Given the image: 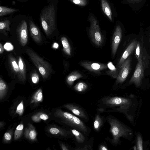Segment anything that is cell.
Here are the masks:
<instances>
[{
  "label": "cell",
  "mask_w": 150,
  "mask_h": 150,
  "mask_svg": "<svg viewBox=\"0 0 150 150\" xmlns=\"http://www.w3.org/2000/svg\"><path fill=\"white\" fill-rule=\"evenodd\" d=\"M19 0L21 1V0Z\"/></svg>",
  "instance_id": "cell-45"
},
{
  "label": "cell",
  "mask_w": 150,
  "mask_h": 150,
  "mask_svg": "<svg viewBox=\"0 0 150 150\" xmlns=\"http://www.w3.org/2000/svg\"><path fill=\"white\" fill-rule=\"evenodd\" d=\"M8 90L6 83L1 78H0V100H1L5 97Z\"/></svg>",
  "instance_id": "cell-26"
},
{
  "label": "cell",
  "mask_w": 150,
  "mask_h": 150,
  "mask_svg": "<svg viewBox=\"0 0 150 150\" xmlns=\"http://www.w3.org/2000/svg\"><path fill=\"white\" fill-rule=\"evenodd\" d=\"M135 55L137 59L141 57L140 54V45L139 42H137L135 51Z\"/></svg>",
  "instance_id": "cell-37"
},
{
  "label": "cell",
  "mask_w": 150,
  "mask_h": 150,
  "mask_svg": "<svg viewBox=\"0 0 150 150\" xmlns=\"http://www.w3.org/2000/svg\"><path fill=\"white\" fill-rule=\"evenodd\" d=\"M29 25L30 34L33 39L37 43H40L42 41V38L39 29L31 20L29 21Z\"/></svg>",
  "instance_id": "cell-14"
},
{
  "label": "cell",
  "mask_w": 150,
  "mask_h": 150,
  "mask_svg": "<svg viewBox=\"0 0 150 150\" xmlns=\"http://www.w3.org/2000/svg\"><path fill=\"white\" fill-rule=\"evenodd\" d=\"M18 63L19 67V72L17 74V77L19 81L23 82L26 79V67L24 62L20 56L18 57Z\"/></svg>",
  "instance_id": "cell-17"
},
{
  "label": "cell",
  "mask_w": 150,
  "mask_h": 150,
  "mask_svg": "<svg viewBox=\"0 0 150 150\" xmlns=\"http://www.w3.org/2000/svg\"><path fill=\"white\" fill-rule=\"evenodd\" d=\"M4 48L7 50H11L13 49V47L10 43H7L4 46Z\"/></svg>",
  "instance_id": "cell-39"
},
{
  "label": "cell",
  "mask_w": 150,
  "mask_h": 150,
  "mask_svg": "<svg viewBox=\"0 0 150 150\" xmlns=\"http://www.w3.org/2000/svg\"><path fill=\"white\" fill-rule=\"evenodd\" d=\"M61 41L63 47V50L67 55H71V48L67 38L65 37L61 38Z\"/></svg>",
  "instance_id": "cell-25"
},
{
  "label": "cell",
  "mask_w": 150,
  "mask_h": 150,
  "mask_svg": "<svg viewBox=\"0 0 150 150\" xmlns=\"http://www.w3.org/2000/svg\"><path fill=\"white\" fill-rule=\"evenodd\" d=\"M40 19L46 35L50 36L56 28V11L53 4L49 5L43 9L40 14Z\"/></svg>",
  "instance_id": "cell-4"
},
{
  "label": "cell",
  "mask_w": 150,
  "mask_h": 150,
  "mask_svg": "<svg viewBox=\"0 0 150 150\" xmlns=\"http://www.w3.org/2000/svg\"><path fill=\"white\" fill-rule=\"evenodd\" d=\"M138 60L134 72L129 83H134L136 86L139 87L141 84L142 80L144 76V63L142 55Z\"/></svg>",
  "instance_id": "cell-7"
},
{
  "label": "cell",
  "mask_w": 150,
  "mask_h": 150,
  "mask_svg": "<svg viewBox=\"0 0 150 150\" xmlns=\"http://www.w3.org/2000/svg\"><path fill=\"white\" fill-rule=\"evenodd\" d=\"M24 135L25 138L30 141H35L37 140V133L32 124H28V127L25 130Z\"/></svg>",
  "instance_id": "cell-18"
},
{
  "label": "cell",
  "mask_w": 150,
  "mask_h": 150,
  "mask_svg": "<svg viewBox=\"0 0 150 150\" xmlns=\"http://www.w3.org/2000/svg\"><path fill=\"white\" fill-rule=\"evenodd\" d=\"M94 138L91 137L88 142L82 147L75 149V150H92L93 148Z\"/></svg>",
  "instance_id": "cell-30"
},
{
  "label": "cell",
  "mask_w": 150,
  "mask_h": 150,
  "mask_svg": "<svg viewBox=\"0 0 150 150\" xmlns=\"http://www.w3.org/2000/svg\"><path fill=\"white\" fill-rule=\"evenodd\" d=\"M106 120L110 126L109 132L112 138H105L113 146H117L120 142L121 137L127 138L131 131L117 119L111 115L106 117Z\"/></svg>",
  "instance_id": "cell-3"
},
{
  "label": "cell",
  "mask_w": 150,
  "mask_h": 150,
  "mask_svg": "<svg viewBox=\"0 0 150 150\" xmlns=\"http://www.w3.org/2000/svg\"><path fill=\"white\" fill-rule=\"evenodd\" d=\"M25 51L41 74L43 79H47L52 69L50 64L31 49H27Z\"/></svg>",
  "instance_id": "cell-5"
},
{
  "label": "cell",
  "mask_w": 150,
  "mask_h": 150,
  "mask_svg": "<svg viewBox=\"0 0 150 150\" xmlns=\"http://www.w3.org/2000/svg\"><path fill=\"white\" fill-rule=\"evenodd\" d=\"M131 57H128L119 68V73L116 80V84L122 83L127 79L131 70Z\"/></svg>",
  "instance_id": "cell-9"
},
{
  "label": "cell",
  "mask_w": 150,
  "mask_h": 150,
  "mask_svg": "<svg viewBox=\"0 0 150 150\" xmlns=\"http://www.w3.org/2000/svg\"><path fill=\"white\" fill-rule=\"evenodd\" d=\"M50 0V1H52V0Z\"/></svg>",
  "instance_id": "cell-44"
},
{
  "label": "cell",
  "mask_w": 150,
  "mask_h": 150,
  "mask_svg": "<svg viewBox=\"0 0 150 150\" xmlns=\"http://www.w3.org/2000/svg\"><path fill=\"white\" fill-rule=\"evenodd\" d=\"M74 4L80 6H84L87 4V0H70Z\"/></svg>",
  "instance_id": "cell-34"
},
{
  "label": "cell",
  "mask_w": 150,
  "mask_h": 150,
  "mask_svg": "<svg viewBox=\"0 0 150 150\" xmlns=\"http://www.w3.org/2000/svg\"><path fill=\"white\" fill-rule=\"evenodd\" d=\"M107 65L109 70L107 72V74L116 79L118 75L120 68L117 69L111 62H109Z\"/></svg>",
  "instance_id": "cell-22"
},
{
  "label": "cell",
  "mask_w": 150,
  "mask_h": 150,
  "mask_svg": "<svg viewBox=\"0 0 150 150\" xmlns=\"http://www.w3.org/2000/svg\"><path fill=\"white\" fill-rule=\"evenodd\" d=\"M61 147L62 149L63 150H69L71 149L68 146L63 143L61 144Z\"/></svg>",
  "instance_id": "cell-40"
},
{
  "label": "cell",
  "mask_w": 150,
  "mask_h": 150,
  "mask_svg": "<svg viewBox=\"0 0 150 150\" xmlns=\"http://www.w3.org/2000/svg\"><path fill=\"white\" fill-rule=\"evenodd\" d=\"M8 59L12 70L15 74L17 75L19 72V67L16 60L11 54L9 55Z\"/></svg>",
  "instance_id": "cell-21"
},
{
  "label": "cell",
  "mask_w": 150,
  "mask_h": 150,
  "mask_svg": "<svg viewBox=\"0 0 150 150\" xmlns=\"http://www.w3.org/2000/svg\"><path fill=\"white\" fill-rule=\"evenodd\" d=\"M18 9L8 8L2 6H0V16H3L8 14L16 12Z\"/></svg>",
  "instance_id": "cell-27"
},
{
  "label": "cell",
  "mask_w": 150,
  "mask_h": 150,
  "mask_svg": "<svg viewBox=\"0 0 150 150\" xmlns=\"http://www.w3.org/2000/svg\"><path fill=\"white\" fill-rule=\"evenodd\" d=\"M24 111L23 102V100H22L17 106L16 112L20 116H21L23 114Z\"/></svg>",
  "instance_id": "cell-32"
},
{
  "label": "cell",
  "mask_w": 150,
  "mask_h": 150,
  "mask_svg": "<svg viewBox=\"0 0 150 150\" xmlns=\"http://www.w3.org/2000/svg\"><path fill=\"white\" fill-rule=\"evenodd\" d=\"M24 125L23 124H20L16 127L14 133V139L15 140L20 139L22 136Z\"/></svg>",
  "instance_id": "cell-31"
},
{
  "label": "cell",
  "mask_w": 150,
  "mask_h": 150,
  "mask_svg": "<svg viewBox=\"0 0 150 150\" xmlns=\"http://www.w3.org/2000/svg\"><path fill=\"white\" fill-rule=\"evenodd\" d=\"M58 44L57 43H54L53 45V47L54 48H57L58 47Z\"/></svg>",
  "instance_id": "cell-42"
},
{
  "label": "cell",
  "mask_w": 150,
  "mask_h": 150,
  "mask_svg": "<svg viewBox=\"0 0 150 150\" xmlns=\"http://www.w3.org/2000/svg\"><path fill=\"white\" fill-rule=\"evenodd\" d=\"M11 24L10 21L8 19H5L0 22V33L7 35L8 33L7 32L10 30V25Z\"/></svg>",
  "instance_id": "cell-23"
},
{
  "label": "cell",
  "mask_w": 150,
  "mask_h": 150,
  "mask_svg": "<svg viewBox=\"0 0 150 150\" xmlns=\"http://www.w3.org/2000/svg\"><path fill=\"white\" fill-rule=\"evenodd\" d=\"M122 38V30L120 26L117 25L114 31L112 38V52L114 57L116 53Z\"/></svg>",
  "instance_id": "cell-12"
},
{
  "label": "cell",
  "mask_w": 150,
  "mask_h": 150,
  "mask_svg": "<svg viewBox=\"0 0 150 150\" xmlns=\"http://www.w3.org/2000/svg\"><path fill=\"white\" fill-rule=\"evenodd\" d=\"M102 10L111 21H112V12L109 4L106 0H101Z\"/></svg>",
  "instance_id": "cell-20"
},
{
  "label": "cell",
  "mask_w": 150,
  "mask_h": 150,
  "mask_svg": "<svg viewBox=\"0 0 150 150\" xmlns=\"http://www.w3.org/2000/svg\"><path fill=\"white\" fill-rule=\"evenodd\" d=\"M149 41L150 42V38H149Z\"/></svg>",
  "instance_id": "cell-43"
},
{
  "label": "cell",
  "mask_w": 150,
  "mask_h": 150,
  "mask_svg": "<svg viewBox=\"0 0 150 150\" xmlns=\"http://www.w3.org/2000/svg\"><path fill=\"white\" fill-rule=\"evenodd\" d=\"M98 149L99 150H108L109 148L105 142L101 143L99 146Z\"/></svg>",
  "instance_id": "cell-38"
},
{
  "label": "cell",
  "mask_w": 150,
  "mask_h": 150,
  "mask_svg": "<svg viewBox=\"0 0 150 150\" xmlns=\"http://www.w3.org/2000/svg\"><path fill=\"white\" fill-rule=\"evenodd\" d=\"M80 65L87 70L96 72L105 69L108 67L107 65L105 64L86 61L81 62Z\"/></svg>",
  "instance_id": "cell-13"
},
{
  "label": "cell",
  "mask_w": 150,
  "mask_h": 150,
  "mask_svg": "<svg viewBox=\"0 0 150 150\" xmlns=\"http://www.w3.org/2000/svg\"><path fill=\"white\" fill-rule=\"evenodd\" d=\"M49 118V117L47 114L42 112L37 113L31 117L32 120L36 122H39L41 120H46Z\"/></svg>",
  "instance_id": "cell-28"
},
{
  "label": "cell",
  "mask_w": 150,
  "mask_h": 150,
  "mask_svg": "<svg viewBox=\"0 0 150 150\" xmlns=\"http://www.w3.org/2000/svg\"><path fill=\"white\" fill-rule=\"evenodd\" d=\"M69 129L72 133L76 144V147L73 149L82 147L88 142V136L76 129Z\"/></svg>",
  "instance_id": "cell-11"
},
{
  "label": "cell",
  "mask_w": 150,
  "mask_h": 150,
  "mask_svg": "<svg viewBox=\"0 0 150 150\" xmlns=\"http://www.w3.org/2000/svg\"><path fill=\"white\" fill-rule=\"evenodd\" d=\"M62 107L81 118L85 122H88L89 120L88 115L85 110L81 106L75 103H72L64 105Z\"/></svg>",
  "instance_id": "cell-8"
},
{
  "label": "cell",
  "mask_w": 150,
  "mask_h": 150,
  "mask_svg": "<svg viewBox=\"0 0 150 150\" xmlns=\"http://www.w3.org/2000/svg\"><path fill=\"white\" fill-rule=\"evenodd\" d=\"M59 122L70 129H76L88 136L91 128L79 117L72 113L65 112L60 109H57L54 114Z\"/></svg>",
  "instance_id": "cell-2"
},
{
  "label": "cell",
  "mask_w": 150,
  "mask_h": 150,
  "mask_svg": "<svg viewBox=\"0 0 150 150\" xmlns=\"http://www.w3.org/2000/svg\"><path fill=\"white\" fill-rule=\"evenodd\" d=\"M17 32L21 45L25 46L28 42L27 25L25 21L23 20L17 27Z\"/></svg>",
  "instance_id": "cell-10"
},
{
  "label": "cell",
  "mask_w": 150,
  "mask_h": 150,
  "mask_svg": "<svg viewBox=\"0 0 150 150\" xmlns=\"http://www.w3.org/2000/svg\"><path fill=\"white\" fill-rule=\"evenodd\" d=\"M132 103L131 100L121 97L105 96L97 101V106L105 110V112H119L127 114L128 109Z\"/></svg>",
  "instance_id": "cell-1"
},
{
  "label": "cell",
  "mask_w": 150,
  "mask_h": 150,
  "mask_svg": "<svg viewBox=\"0 0 150 150\" xmlns=\"http://www.w3.org/2000/svg\"><path fill=\"white\" fill-rule=\"evenodd\" d=\"M137 149L143 150V142L142 138L140 134H138L137 138Z\"/></svg>",
  "instance_id": "cell-33"
},
{
  "label": "cell",
  "mask_w": 150,
  "mask_h": 150,
  "mask_svg": "<svg viewBox=\"0 0 150 150\" xmlns=\"http://www.w3.org/2000/svg\"><path fill=\"white\" fill-rule=\"evenodd\" d=\"M83 77V75L77 71L73 72L69 74L67 77L66 81L70 86H72L74 82Z\"/></svg>",
  "instance_id": "cell-19"
},
{
  "label": "cell",
  "mask_w": 150,
  "mask_h": 150,
  "mask_svg": "<svg viewBox=\"0 0 150 150\" xmlns=\"http://www.w3.org/2000/svg\"><path fill=\"white\" fill-rule=\"evenodd\" d=\"M137 44V41L134 40L129 44L124 52L118 63L117 67L119 68H120L122 64L136 48Z\"/></svg>",
  "instance_id": "cell-15"
},
{
  "label": "cell",
  "mask_w": 150,
  "mask_h": 150,
  "mask_svg": "<svg viewBox=\"0 0 150 150\" xmlns=\"http://www.w3.org/2000/svg\"><path fill=\"white\" fill-rule=\"evenodd\" d=\"M90 22L89 35L93 42L98 46L101 45L103 38L98 23L93 16H91L89 18Z\"/></svg>",
  "instance_id": "cell-6"
},
{
  "label": "cell",
  "mask_w": 150,
  "mask_h": 150,
  "mask_svg": "<svg viewBox=\"0 0 150 150\" xmlns=\"http://www.w3.org/2000/svg\"><path fill=\"white\" fill-rule=\"evenodd\" d=\"M31 80L32 82L34 83H38L39 81V76L36 73H34L32 75Z\"/></svg>",
  "instance_id": "cell-36"
},
{
  "label": "cell",
  "mask_w": 150,
  "mask_h": 150,
  "mask_svg": "<svg viewBox=\"0 0 150 150\" xmlns=\"http://www.w3.org/2000/svg\"><path fill=\"white\" fill-rule=\"evenodd\" d=\"M88 85L83 82H80L76 84L74 87V89L79 93H83L87 89Z\"/></svg>",
  "instance_id": "cell-29"
},
{
  "label": "cell",
  "mask_w": 150,
  "mask_h": 150,
  "mask_svg": "<svg viewBox=\"0 0 150 150\" xmlns=\"http://www.w3.org/2000/svg\"><path fill=\"white\" fill-rule=\"evenodd\" d=\"M43 96L42 91L41 88L36 91L33 95L31 100V103H37L42 102Z\"/></svg>",
  "instance_id": "cell-24"
},
{
  "label": "cell",
  "mask_w": 150,
  "mask_h": 150,
  "mask_svg": "<svg viewBox=\"0 0 150 150\" xmlns=\"http://www.w3.org/2000/svg\"><path fill=\"white\" fill-rule=\"evenodd\" d=\"M12 135L11 132H9L5 133L4 135V141L6 142L10 141L12 138Z\"/></svg>",
  "instance_id": "cell-35"
},
{
  "label": "cell",
  "mask_w": 150,
  "mask_h": 150,
  "mask_svg": "<svg viewBox=\"0 0 150 150\" xmlns=\"http://www.w3.org/2000/svg\"><path fill=\"white\" fill-rule=\"evenodd\" d=\"M4 50V49L1 43H0V54H1L3 53Z\"/></svg>",
  "instance_id": "cell-41"
},
{
  "label": "cell",
  "mask_w": 150,
  "mask_h": 150,
  "mask_svg": "<svg viewBox=\"0 0 150 150\" xmlns=\"http://www.w3.org/2000/svg\"><path fill=\"white\" fill-rule=\"evenodd\" d=\"M101 113L98 112L96 114L93 124V127L94 130L97 132H99L103 127L106 118Z\"/></svg>",
  "instance_id": "cell-16"
}]
</instances>
